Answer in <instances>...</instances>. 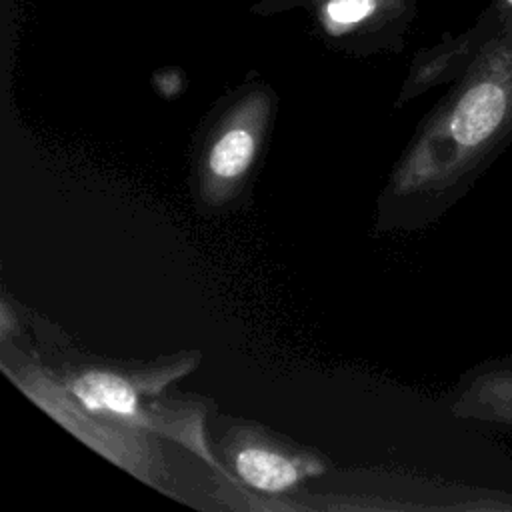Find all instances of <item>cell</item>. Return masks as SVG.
<instances>
[{
	"mask_svg": "<svg viewBox=\"0 0 512 512\" xmlns=\"http://www.w3.org/2000/svg\"><path fill=\"white\" fill-rule=\"evenodd\" d=\"M504 110V90L496 82L482 80L468 88L466 94L458 100L450 120V132L462 146L480 144L500 124Z\"/></svg>",
	"mask_w": 512,
	"mask_h": 512,
	"instance_id": "cell-1",
	"label": "cell"
},
{
	"mask_svg": "<svg viewBox=\"0 0 512 512\" xmlns=\"http://www.w3.org/2000/svg\"><path fill=\"white\" fill-rule=\"evenodd\" d=\"M70 392L90 412L124 420L140 418V402L134 388L118 374L102 370L86 372L70 384Z\"/></svg>",
	"mask_w": 512,
	"mask_h": 512,
	"instance_id": "cell-2",
	"label": "cell"
},
{
	"mask_svg": "<svg viewBox=\"0 0 512 512\" xmlns=\"http://www.w3.org/2000/svg\"><path fill=\"white\" fill-rule=\"evenodd\" d=\"M408 8L406 0H316V16L330 36H350L400 16Z\"/></svg>",
	"mask_w": 512,
	"mask_h": 512,
	"instance_id": "cell-3",
	"label": "cell"
},
{
	"mask_svg": "<svg viewBox=\"0 0 512 512\" xmlns=\"http://www.w3.org/2000/svg\"><path fill=\"white\" fill-rule=\"evenodd\" d=\"M234 470L248 486L262 492H284L302 476L292 460L258 446L240 450L234 458Z\"/></svg>",
	"mask_w": 512,
	"mask_h": 512,
	"instance_id": "cell-4",
	"label": "cell"
},
{
	"mask_svg": "<svg viewBox=\"0 0 512 512\" xmlns=\"http://www.w3.org/2000/svg\"><path fill=\"white\" fill-rule=\"evenodd\" d=\"M256 154V138L248 126L236 124L220 134L208 152V170L222 180L242 176Z\"/></svg>",
	"mask_w": 512,
	"mask_h": 512,
	"instance_id": "cell-5",
	"label": "cell"
},
{
	"mask_svg": "<svg viewBox=\"0 0 512 512\" xmlns=\"http://www.w3.org/2000/svg\"><path fill=\"white\" fill-rule=\"evenodd\" d=\"M504 2V10L506 14H512V0H502Z\"/></svg>",
	"mask_w": 512,
	"mask_h": 512,
	"instance_id": "cell-6",
	"label": "cell"
}]
</instances>
